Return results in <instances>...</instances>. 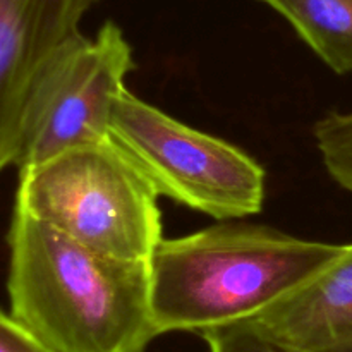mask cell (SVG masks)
<instances>
[{"instance_id": "1", "label": "cell", "mask_w": 352, "mask_h": 352, "mask_svg": "<svg viewBox=\"0 0 352 352\" xmlns=\"http://www.w3.org/2000/svg\"><path fill=\"white\" fill-rule=\"evenodd\" d=\"M7 291L10 315L55 352H146L160 337L150 261L82 246L14 206Z\"/></svg>"}, {"instance_id": "7", "label": "cell", "mask_w": 352, "mask_h": 352, "mask_svg": "<svg viewBox=\"0 0 352 352\" xmlns=\"http://www.w3.org/2000/svg\"><path fill=\"white\" fill-rule=\"evenodd\" d=\"M248 323L282 346L327 352L352 340V244L291 296Z\"/></svg>"}, {"instance_id": "8", "label": "cell", "mask_w": 352, "mask_h": 352, "mask_svg": "<svg viewBox=\"0 0 352 352\" xmlns=\"http://www.w3.org/2000/svg\"><path fill=\"white\" fill-rule=\"evenodd\" d=\"M337 74L352 72V0H261Z\"/></svg>"}, {"instance_id": "4", "label": "cell", "mask_w": 352, "mask_h": 352, "mask_svg": "<svg viewBox=\"0 0 352 352\" xmlns=\"http://www.w3.org/2000/svg\"><path fill=\"white\" fill-rule=\"evenodd\" d=\"M109 134L160 196L219 220L263 210L267 174L254 158L186 126L127 88L113 107Z\"/></svg>"}, {"instance_id": "11", "label": "cell", "mask_w": 352, "mask_h": 352, "mask_svg": "<svg viewBox=\"0 0 352 352\" xmlns=\"http://www.w3.org/2000/svg\"><path fill=\"white\" fill-rule=\"evenodd\" d=\"M0 352H55L26 325L0 309Z\"/></svg>"}, {"instance_id": "9", "label": "cell", "mask_w": 352, "mask_h": 352, "mask_svg": "<svg viewBox=\"0 0 352 352\" xmlns=\"http://www.w3.org/2000/svg\"><path fill=\"white\" fill-rule=\"evenodd\" d=\"M313 134L329 174L352 195V110L327 113Z\"/></svg>"}, {"instance_id": "3", "label": "cell", "mask_w": 352, "mask_h": 352, "mask_svg": "<svg viewBox=\"0 0 352 352\" xmlns=\"http://www.w3.org/2000/svg\"><path fill=\"white\" fill-rule=\"evenodd\" d=\"M158 196L109 138L21 170L16 205L89 250L150 261L164 239Z\"/></svg>"}, {"instance_id": "2", "label": "cell", "mask_w": 352, "mask_h": 352, "mask_svg": "<svg viewBox=\"0 0 352 352\" xmlns=\"http://www.w3.org/2000/svg\"><path fill=\"white\" fill-rule=\"evenodd\" d=\"M346 244L306 241L258 223H220L162 239L150 258L160 336L253 320L322 274Z\"/></svg>"}, {"instance_id": "6", "label": "cell", "mask_w": 352, "mask_h": 352, "mask_svg": "<svg viewBox=\"0 0 352 352\" xmlns=\"http://www.w3.org/2000/svg\"><path fill=\"white\" fill-rule=\"evenodd\" d=\"M96 2L0 0V172L16 162L34 82Z\"/></svg>"}, {"instance_id": "5", "label": "cell", "mask_w": 352, "mask_h": 352, "mask_svg": "<svg viewBox=\"0 0 352 352\" xmlns=\"http://www.w3.org/2000/svg\"><path fill=\"white\" fill-rule=\"evenodd\" d=\"M133 69V48L112 21L95 38L79 33L62 45L28 100L14 162L19 172L109 140L113 107Z\"/></svg>"}, {"instance_id": "12", "label": "cell", "mask_w": 352, "mask_h": 352, "mask_svg": "<svg viewBox=\"0 0 352 352\" xmlns=\"http://www.w3.org/2000/svg\"><path fill=\"white\" fill-rule=\"evenodd\" d=\"M327 352H352V340L351 342L342 344V346L336 347V349H332V351H327Z\"/></svg>"}, {"instance_id": "10", "label": "cell", "mask_w": 352, "mask_h": 352, "mask_svg": "<svg viewBox=\"0 0 352 352\" xmlns=\"http://www.w3.org/2000/svg\"><path fill=\"white\" fill-rule=\"evenodd\" d=\"M210 352H308L282 346L250 327L248 323L222 327L203 333Z\"/></svg>"}]
</instances>
